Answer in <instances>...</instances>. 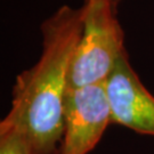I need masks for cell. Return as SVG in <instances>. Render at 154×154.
Returning <instances> with one entry per match:
<instances>
[{
    "label": "cell",
    "instance_id": "3",
    "mask_svg": "<svg viewBox=\"0 0 154 154\" xmlns=\"http://www.w3.org/2000/svg\"><path fill=\"white\" fill-rule=\"evenodd\" d=\"M112 123L105 82L67 88L64 98V137L60 154H88Z\"/></svg>",
    "mask_w": 154,
    "mask_h": 154
},
{
    "label": "cell",
    "instance_id": "1",
    "mask_svg": "<svg viewBox=\"0 0 154 154\" xmlns=\"http://www.w3.org/2000/svg\"><path fill=\"white\" fill-rule=\"evenodd\" d=\"M85 8L62 6L41 24L39 61L18 74L11 110L1 121L26 137L33 154H60L64 137V98L72 56L83 30Z\"/></svg>",
    "mask_w": 154,
    "mask_h": 154
},
{
    "label": "cell",
    "instance_id": "4",
    "mask_svg": "<svg viewBox=\"0 0 154 154\" xmlns=\"http://www.w3.org/2000/svg\"><path fill=\"white\" fill-rule=\"evenodd\" d=\"M105 86L112 110V123L154 136V96L139 80L127 54L116 63Z\"/></svg>",
    "mask_w": 154,
    "mask_h": 154
},
{
    "label": "cell",
    "instance_id": "5",
    "mask_svg": "<svg viewBox=\"0 0 154 154\" xmlns=\"http://www.w3.org/2000/svg\"><path fill=\"white\" fill-rule=\"evenodd\" d=\"M0 154H33L26 137L17 128L0 122Z\"/></svg>",
    "mask_w": 154,
    "mask_h": 154
},
{
    "label": "cell",
    "instance_id": "2",
    "mask_svg": "<svg viewBox=\"0 0 154 154\" xmlns=\"http://www.w3.org/2000/svg\"><path fill=\"white\" fill-rule=\"evenodd\" d=\"M83 8V30L70 64L69 88L106 82L127 54L112 0H85Z\"/></svg>",
    "mask_w": 154,
    "mask_h": 154
},
{
    "label": "cell",
    "instance_id": "6",
    "mask_svg": "<svg viewBox=\"0 0 154 154\" xmlns=\"http://www.w3.org/2000/svg\"><path fill=\"white\" fill-rule=\"evenodd\" d=\"M121 1H122V0H112V2H113V5L116 6H116H118V5H119V4L121 2Z\"/></svg>",
    "mask_w": 154,
    "mask_h": 154
}]
</instances>
